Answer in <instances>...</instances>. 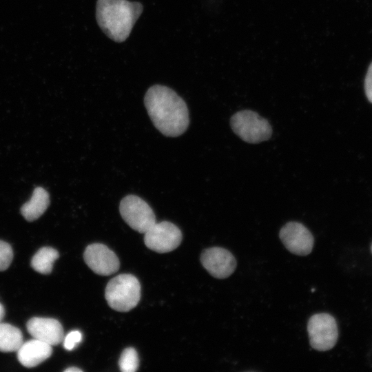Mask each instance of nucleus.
I'll use <instances>...</instances> for the list:
<instances>
[{
  "label": "nucleus",
  "mask_w": 372,
  "mask_h": 372,
  "mask_svg": "<svg viewBox=\"0 0 372 372\" xmlns=\"http://www.w3.org/2000/svg\"><path fill=\"white\" fill-rule=\"evenodd\" d=\"M86 265L94 273L110 276L116 272L120 267L117 256L106 245L94 243L88 245L83 254Z\"/></svg>",
  "instance_id": "obj_10"
},
{
  "label": "nucleus",
  "mask_w": 372,
  "mask_h": 372,
  "mask_svg": "<svg viewBox=\"0 0 372 372\" xmlns=\"http://www.w3.org/2000/svg\"><path fill=\"white\" fill-rule=\"evenodd\" d=\"M59 257V252L54 248L44 247L38 250L31 260V266L36 271L49 274L52 270L54 261Z\"/></svg>",
  "instance_id": "obj_15"
},
{
  "label": "nucleus",
  "mask_w": 372,
  "mask_h": 372,
  "mask_svg": "<svg viewBox=\"0 0 372 372\" xmlns=\"http://www.w3.org/2000/svg\"><path fill=\"white\" fill-rule=\"evenodd\" d=\"M5 315V309L3 305L0 303V322L3 320Z\"/></svg>",
  "instance_id": "obj_21"
},
{
  "label": "nucleus",
  "mask_w": 372,
  "mask_h": 372,
  "mask_svg": "<svg viewBox=\"0 0 372 372\" xmlns=\"http://www.w3.org/2000/svg\"><path fill=\"white\" fill-rule=\"evenodd\" d=\"M139 2L127 0H98L96 17L99 26L112 40L123 42L143 12Z\"/></svg>",
  "instance_id": "obj_2"
},
{
  "label": "nucleus",
  "mask_w": 372,
  "mask_h": 372,
  "mask_svg": "<svg viewBox=\"0 0 372 372\" xmlns=\"http://www.w3.org/2000/svg\"><path fill=\"white\" fill-rule=\"evenodd\" d=\"M364 89L368 100L372 103V63L369 67L364 81Z\"/></svg>",
  "instance_id": "obj_19"
},
{
  "label": "nucleus",
  "mask_w": 372,
  "mask_h": 372,
  "mask_svg": "<svg viewBox=\"0 0 372 372\" xmlns=\"http://www.w3.org/2000/svg\"><path fill=\"white\" fill-rule=\"evenodd\" d=\"M26 327L34 338L50 345H57L64 338L61 324L54 318L34 317L28 321Z\"/></svg>",
  "instance_id": "obj_11"
},
{
  "label": "nucleus",
  "mask_w": 372,
  "mask_h": 372,
  "mask_svg": "<svg viewBox=\"0 0 372 372\" xmlns=\"http://www.w3.org/2000/svg\"><path fill=\"white\" fill-rule=\"evenodd\" d=\"M371 252H372V245H371Z\"/></svg>",
  "instance_id": "obj_22"
},
{
  "label": "nucleus",
  "mask_w": 372,
  "mask_h": 372,
  "mask_svg": "<svg viewBox=\"0 0 372 372\" xmlns=\"http://www.w3.org/2000/svg\"><path fill=\"white\" fill-rule=\"evenodd\" d=\"M50 205L49 193L43 187H36L27 203L21 207V213L25 219L32 222L38 219Z\"/></svg>",
  "instance_id": "obj_13"
},
{
  "label": "nucleus",
  "mask_w": 372,
  "mask_h": 372,
  "mask_svg": "<svg viewBox=\"0 0 372 372\" xmlns=\"http://www.w3.org/2000/svg\"><path fill=\"white\" fill-rule=\"evenodd\" d=\"M144 103L154 125L163 135L178 136L187 129V106L171 88L161 85L150 87L145 95Z\"/></svg>",
  "instance_id": "obj_1"
},
{
  "label": "nucleus",
  "mask_w": 372,
  "mask_h": 372,
  "mask_svg": "<svg viewBox=\"0 0 372 372\" xmlns=\"http://www.w3.org/2000/svg\"><path fill=\"white\" fill-rule=\"evenodd\" d=\"M22 344L23 335L19 328L0 322V351H17Z\"/></svg>",
  "instance_id": "obj_14"
},
{
  "label": "nucleus",
  "mask_w": 372,
  "mask_h": 372,
  "mask_svg": "<svg viewBox=\"0 0 372 372\" xmlns=\"http://www.w3.org/2000/svg\"><path fill=\"white\" fill-rule=\"evenodd\" d=\"M105 297L113 309L126 312L134 308L141 298V285L132 274H120L111 279L105 288Z\"/></svg>",
  "instance_id": "obj_3"
},
{
  "label": "nucleus",
  "mask_w": 372,
  "mask_h": 372,
  "mask_svg": "<svg viewBox=\"0 0 372 372\" xmlns=\"http://www.w3.org/2000/svg\"><path fill=\"white\" fill-rule=\"evenodd\" d=\"M81 340L82 334L79 331H72L63 338V346L68 351L72 350Z\"/></svg>",
  "instance_id": "obj_18"
},
{
  "label": "nucleus",
  "mask_w": 372,
  "mask_h": 372,
  "mask_svg": "<svg viewBox=\"0 0 372 372\" xmlns=\"http://www.w3.org/2000/svg\"><path fill=\"white\" fill-rule=\"evenodd\" d=\"M279 237L286 249L293 254L307 256L313 249V236L300 223L291 221L286 223L280 229Z\"/></svg>",
  "instance_id": "obj_8"
},
{
  "label": "nucleus",
  "mask_w": 372,
  "mask_h": 372,
  "mask_svg": "<svg viewBox=\"0 0 372 372\" xmlns=\"http://www.w3.org/2000/svg\"><path fill=\"white\" fill-rule=\"evenodd\" d=\"M310 345L320 351L331 349L336 344L338 329L335 318L327 313L313 315L307 322Z\"/></svg>",
  "instance_id": "obj_5"
},
{
  "label": "nucleus",
  "mask_w": 372,
  "mask_h": 372,
  "mask_svg": "<svg viewBox=\"0 0 372 372\" xmlns=\"http://www.w3.org/2000/svg\"><path fill=\"white\" fill-rule=\"evenodd\" d=\"M65 372H81L82 371L81 369L76 368L75 366L70 367L64 370Z\"/></svg>",
  "instance_id": "obj_20"
},
{
  "label": "nucleus",
  "mask_w": 372,
  "mask_h": 372,
  "mask_svg": "<svg viewBox=\"0 0 372 372\" xmlns=\"http://www.w3.org/2000/svg\"><path fill=\"white\" fill-rule=\"evenodd\" d=\"M52 345L37 339L23 342L17 350V359L25 367H34L50 357Z\"/></svg>",
  "instance_id": "obj_12"
},
{
  "label": "nucleus",
  "mask_w": 372,
  "mask_h": 372,
  "mask_svg": "<svg viewBox=\"0 0 372 372\" xmlns=\"http://www.w3.org/2000/svg\"><path fill=\"white\" fill-rule=\"evenodd\" d=\"M119 211L125 222L134 230L145 234L156 223L151 207L136 195H127L119 205Z\"/></svg>",
  "instance_id": "obj_6"
},
{
  "label": "nucleus",
  "mask_w": 372,
  "mask_h": 372,
  "mask_svg": "<svg viewBox=\"0 0 372 372\" xmlns=\"http://www.w3.org/2000/svg\"><path fill=\"white\" fill-rule=\"evenodd\" d=\"M234 132L248 143H259L268 140L272 128L268 121L258 113L245 110L235 113L230 119Z\"/></svg>",
  "instance_id": "obj_4"
},
{
  "label": "nucleus",
  "mask_w": 372,
  "mask_h": 372,
  "mask_svg": "<svg viewBox=\"0 0 372 372\" xmlns=\"http://www.w3.org/2000/svg\"><path fill=\"white\" fill-rule=\"evenodd\" d=\"M203 267L213 277L224 279L231 276L236 268V260L227 249L220 247L207 248L200 255Z\"/></svg>",
  "instance_id": "obj_9"
},
{
  "label": "nucleus",
  "mask_w": 372,
  "mask_h": 372,
  "mask_svg": "<svg viewBox=\"0 0 372 372\" xmlns=\"http://www.w3.org/2000/svg\"><path fill=\"white\" fill-rule=\"evenodd\" d=\"M13 258L11 246L6 242L0 240V271L7 269Z\"/></svg>",
  "instance_id": "obj_17"
},
{
  "label": "nucleus",
  "mask_w": 372,
  "mask_h": 372,
  "mask_svg": "<svg viewBox=\"0 0 372 372\" xmlns=\"http://www.w3.org/2000/svg\"><path fill=\"white\" fill-rule=\"evenodd\" d=\"M144 234V242L147 247L161 254L173 251L182 240L180 229L169 221L156 223Z\"/></svg>",
  "instance_id": "obj_7"
},
{
  "label": "nucleus",
  "mask_w": 372,
  "mask_h": 372,
  "mask_svg": "<svg viewBox=\"0 0 372 372\" xmlns=\"http://www.w3.org/2000/svg\"><path fill=\"white\" fill-rule=\"evenodd\" d=\"M119 369L123 372H134L139 366V359L136 351L132 347L123 350L119 360Z\"/></svg>",
  "instance_id": "obj_16"
}]
</instances>
